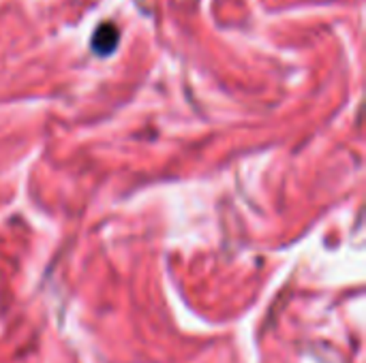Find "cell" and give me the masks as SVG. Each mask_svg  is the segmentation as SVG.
<instances>
[{"instance_id":"obj_1","label":"cell","mask_w":366,"mask_h":363,"mask_svg":"<svg viewBox=\"0 0 366 363\" xmlns=\"http://www.w3.org/2000/svg\"><path fill=\"white\" fill-rule=\"evenodd\" d=\"M118 41H120L118 28H116L114 24H103V26H99V30L94 32L90 47H92L99 56H109V53L116 49Z\"/></svg>"}]
</instances>
